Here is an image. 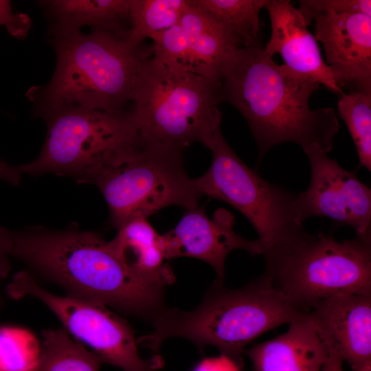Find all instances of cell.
I'll return each mask as SVG.
<instances>
[{
    "mask_svg": "<svg viewBox=\"0 0 371 371\" xmlns=\"http://www.w3.org/2000/svg\"><path fill=\"white\" fill-rule=\"evenodd\" d=\"M234 216L224 208L217 209L209 218L204 207L186 210L177 226L161 235L165 258L191 257L203 260L215 270L217 281L223 283L227 256L234 249H243L251 256L262 254L258 239H246L234 230Z\"/></svg>",
    "mask_w": 371,
    "mask_h": 371,
    "instance_id": "obj_12",
    "label": "cell"
},
{
    "mask_svg": "<svg viewBox=\"0 0 371 371\" xmlns=\"http://www.w3.org/2000/svg\"><path fill=\"white\" fill-rule=\"evenodd\" d=\"M188 0H131L127 41L133 47L176 25L188 7Z\"/></svg>",
    "mask_w": 371,
    "mask_h": 371,
    "instance_id": "obj_22",
    "label": "cell"
},
{
    "mask_svg": "<svg viewBox=\"0 0 371 371\" xmlns=\"http://www.w3.org/2000/svg\"><path fill=\"white\" fill-rule=\"evenodd\" d=\"M355 371H371V362L365 364Z\"/></svg>",
    "mask_w": 371,
    "mask_h": 371,
    "instance_id": "obj_31",
    "label": "cell"
},
{
    "mask_svg": "<svg viewBox=\"0 0 371 371\" xmlns=\"http://www.w3.org/2000/svg\"><path fill=\"white\" fill-rule=\"evenodd\" d=\"M264 8L271 26V37L263 47L264 52L272 57L279 53L284 65L290 69L342 95L344 92L335 83L299 8L293 6L289 0H266Z\"/></svg>",
    "mask_w": 371,
    "mask_h": 371,
    "instance_id": "obj_15",
    "label": "cell"
},
{
    "mask_svg": "<svg viewBox=\"0 0 371 371\" xmlns=\"http://www.w3.org/2000/svg\"><path fill=\"white\" fill-rule=\"evenodd\" d=\"M339 115L344 121L355 145L359 167L371 171V94L350 92L341 95Z\"/></svg>",
    "mask_w": 371,
    "mask_h": 371,
    "instance_id": "obj_23",
    "label": "cell"
},
{
    "mask_svg": "<svg viewBox=\"0 0 371 371\" xmlns=\"http://www.w3.org/2000/svg\"><path fill=\"white\" fill-rule=\"evenodd\" d=\"M299 10L308 25L312 17L319 13L361 12L371 15L370 0H302Z\"/></svg>",
    "mask_w": 371,
    "mask_h": 371,
    "instance_id": "obj_25",
    "label": "cell"
},
{
    "mask_svg": "<svg viewBox=\"0 0 371 371\" xmlns=\"http://www.w3.org/2000/svg\"><path fill=\"white\" fill-rule=\"evenodd\" d=\"M306 313L262 276L237 289H227L216 280L195 309L188 312L166 307L151 322L153 331L137 343L156 353L166 339L186 338L201 350L215 346L241 369L242 354L248 344Z\"/></svg>",
    "mask_w": 371,
    "mask_h": 371,
    "instance_id": "obj_4",
    "label": "cell"
},
{
    "mask_svg": "<svg viewBox=\"0 0 371 371\" xmlns=\"http://www.w3.org/2000/svg\"><path fill=\"white\" fill-rule=\"evenodd\" d=\"M313 21L337 85L371 94V15L319 13Z\"/></svg>",
    "mask_w": 371,
    "mask_h": 371,
    "instance_id": "obj_13",
    "label": "cell"
},
{
    "mask_svg": "<svg viewBox=\"0 0 371 371\" xmlns=\"http://www.w3.org/2000/svg\"><path fill=\"white\" fill-rule=\"evenodd\" d=\"M43 119L47 124L43 146L35 160L16 166L22 175L55 174L94 185L140 139L131 106L121 112L68 109Z\"/></svg>",
    "mask_w": 371,
    "mask_h": 371,
    "instance_id": "obj_7",
    "label": "cell"
},
{
    "mask_svg": "<svg viewBox=\"0 0 371 371\" xmlns=\"http://www.w3.org/2000/svg\"><path fill=\"white\" fill-rule=\"evenodd\" d=\"M207 148L212 153L211 165L196 179L203 196L227 203L243 214L256 231L263 251L303 228L296 213L297 194L265 180L248 167L221 130Z\"/></svg>",
    "mask_w": 371,
    "mask_h": 371,
    "instance_id": "obj_9",
    "label": "cell"
},
{
    "mask_svg": "<svg viewBox=\"0 0 371 371\" xmlns=\"http://www.w3.org/2000/svg\"><path fill=\"white\" fill-rule=\"evenodd\" d=\"M117 229L169 206L190 210L203 196L196 179L186 173L181 151L142 137L117 165L95 183Z\"/></svg>",
    "mask_w": 371,
    "mask_h": 371,
    "instance_id": "obj_8",
    "label": "cell"
},
{
    "mask_svg": "<svg viewBox=\"0 0 371 371\" xmlns=\"http://www.w3.org/2000/svg\"><path fill=\"white\" fill-rule=\"evenodd\" d=\"M50 41L56 54L52 78L27 93L37 117L68 109L130 108L139 67L152 56L151 47H133L127 35L103 31L53 34Z\"/></svg>",
    "mask_w": 371,
    "mask_h": 371,
    "instance_id": "obj_3",
    "label": "cell"
},
{
    "mask_svg": "<svg viewBox=\"0 0 371 371\" xmlns=\"http://www.w3.org/2000/svg\"><path fill=\"white\" fill-rule=\"evenodd\" d=\"M12 234V256L67 296L150 322L167 307L165 287L134 273L95 232L29 226Z\"/></svg>",
    "mask_w": 371,
    "mask_h": 371,
    "instance_id": "obj_2",
    "label": "cell"
},
{
    "mask_svg": "<svg viewBox=\"0 0 371 371\" xmlns=\"http://www.w3.org/2000/svg\"><path fill=\"white\" fill-rule=\"evenodd\" d=\"M343 361L334 354H328V357L321 371H343Z\"/></svg>",
    "mask_w": 371,
    "mask_h": 371,
    "instance_id": "obj_30",
    "label": "cell"
},
{
    "mask_svg": "<svg viewBox=\"0 0 371 371\" xmlns=\"http://www.w3.org/2000/svg\"><path fill=\"white\" fill-rule=\"evenodd\" d=\"M254 371H321L328 352L308 313L283 334L244 350Z\"/></svg>",
    "mask_w": 371,
    "mask_h": 371,
    "instance_id": "obj_16",
    "label": "cell"
},
{
    "mask_svg": "<svg viewBox=\"0 0 371 371\" xmlns=\"http://www.w3.org/2000/svg\"><path fill=\"white\" fill-rule=\"evenodd\" d=\"M320 85L279 65L259 41L236 50L223 69L220 97L244 117L256 142L258 164L273 146L293 142L303 150L333 147L339 125L332 107L311 109Z\"/></svg>",
    "mask_w": 371,
    "mask_h": 371,
    "instance_id": "obj_1",
    "label": "cell"
},
{
    "mask_svg": "<svg viewBox=\"0 0 371 371\" xmlns=\"http://www.w3.org/2000/svg\"><path fill=\"white\" fill-rule=\"evenodd\" d=\"M262 255V276L304 312L336 295H371V233L339 241L303 227Z\"/></svg>",
    "mask_w": 371,
    "mask_h": 371,
    "instance_id": "obj_5",
    "label": "cell"
},
{
    "mask_svg": "<svg viewBox=\"0 0 371 371\" xmlns=\"http://www.w3.org/2000/svg\"><path fill=\"white\" fill-rule=\"evenodd\" d=\"M40 347L36 337L29 330L0 326V371H33Z\"/></svg>",
    "mask_w": 371,
    "mask_h": 371,
    "instance_id": "obj_24",
    "label": "cell"
},
{
    "mask_svg": "<svg viewBox=\"0 0 371 371\" xmlns=\"http://www.w3.org/2000/svg\"><path fill=\"white\" fill-rule=\"evenodd\" d=\"M220 87L221 81L146 58L138 71L131 105L139 135L181 152L194 142L207 148L221 130Z\"/></svg>",
    "mask_w": 371,
    "mask_h": 371,
    "instance_id": "obj_6",
    "label": "cell"
},
{
    "mask_svg": "<svg viewBox=\"0 0 371 371\" xmlns=\"http://www.w3.org/2000/svg\"><path fill=\"white\" fill-rule=\"evenodd\" d=\"M103 359L71 339L63 328L43 331L40 355L33 371H100Z\"/></svg>",
    "mask_w": 371,
    "mask_h": 371,
    "instance_id": "obj_21",
    "label": "cell"
},
{
    "mask_svg": "<svg viewBox=\"0 0 371 371\" xmlns=\"http://www.w3.org/2000/svg\"><path fill=\"white\" fill-rule=\"evenodd\" d=\"M308 315L328 354L347 362L352 371L371 362V295H336Z\"/></svg>",
    "mask_w": 371,
    "mask_h": 371,
    "instance_id": "obj_14",
    "label": "cell"
},
{
    "mask_svg": "<svg viewBox=\"0 0 371 371\" xmlns=\"http://www.w3.org/2000/svg\"><path fill=\"white\" fill-rule=\"evenodd\" d=\"M193 371H240V368L221 355L220 357L204 359Z\"/></svg>",
    "mask_w": 371,
    "mask_h": 371,
    "instance_id": "obj_28",
    "label": "cell"
},
{
    "mask_svg": "<svg viewBox=\"0 0 371 371\" xmlns=\"http://www.w3.org/2000/svg\"><path fill=\"white\" fill-rule=\"evenodd\" d=\"M109 243L120 259L139 276L164 287L175 282L173 271L165 262L161 235L147 218L128 221L117 229Z\"/></svg>",
    "mask_w": 371,
    "mask_h": 371,
    "instance_id": "obj_18",
    "label": "cell"
},
{
    "mask_svg": "<svg viewBox=\"0 0 371 371\" xmlns=\"http://www.w3.org/2000/svg\"><path fill=\"white\" fill-rule=\"evenodd\" d=\"M6 292L14 300L31 296L42 302L68 333L89 346L105 363L124 371H155L163 366L159 356L151 359L140 356L133 328L103 304L52 293L41 286L27 270L13 276Z\"/></svg>",
    "mask_w": 371,
    "mask_h": 371,
    "instance_id": "obj_10",
    "label": "cell"
},
{
    "mask_svg": "<svg viewBox=\"0 0 371 371\" xmlns=\"http://www.w3.org/2000/svg\"><path fill=\"white\" fill-rule=\"evenodd\" d=\"M188 2L179 23L188 38V71L221 81L223 67L238 49L203 9L192 0Z\"/></svg>",
    "mask_w": 371,
    "mask_h": 371,
    "instance_id": "obj_19",
    "label": "cell"
},
{
    "mask_svg": "<svg viewBox=\"0 0 371 371\" xmlns=\"http://www.w3.org/2000/svg\"><path fill=\"white\" fill-rule=\"evenodd\" d=\"M0 25H3L13 36L23 39L30 28L31 21L27 15L14 12L9 1L0 0Z\"/></svg>",
    "mask_w": 371,
    "mask_h": 371,
    "instance_id": "obj_26",
    "label": "cell"
},
{
    "mask_svg": "<svg viewBox=\"0 0 371 371\" xmlns=\"http://www.w3.org/2000/svg\"><path fill=\"white\" fill-rule=\"evenodd\" d=\"M22 174L16 166L9 165L7 162L0 159V180L5 181L12 186H19Z\"/></svg>",
    "mask_w": 371,
    "mask_h": 371,
    "instance_id": "obj_29",
    "label": "cell"
},
{
    "mask_svg": "<svg viewBox=\"0 0 371 371\" xmlns=\"http://www.w3.org/2000/svg\"><path fill=\"white\" fill-rule=\"evenodd\" d=\"M12 231L0 226V312L3 304L1 286L12 269L10 257L12 256Z\"/></svg>",
    "mask_w": 371,
    "mask_h": 371,
    "instance_id": "obj_27",
    "label": "cell"
},
{
    "mask_svg": "<svg viewBox=\"0 0 371 371\" xmlns=\"http://www.w3.org/2000/svg\"><path fill=\"white\" fill-rule=\"evenodd\" d=\"M222 29L236 49L260 41V11L266 0H192Z\"/></svg>",
    "mask_w": 371,
    "mask_h": 371,
    "instance_id": "obj_20",
    "label": "cell"
},
{
    "mask_svg": "<svg viewBox=\"0 0 371 371\" xmlns=\"http://www.w3.org/2000/svg\"><path fill=\"white\" fill-rule=\"evenodd\" d=\"M50 21L51 34L92 31L126 34L130 28L131 0H50L39 1Z\"/></svg>",
    "mask_w": 371,
    "mask_h": 371,
    "instance_id": "obj_17",
    "label": "cell"
},
{
    "mask_svg": "<svg viewBox=\"0 0 371 371\" xmlns=\"http://www.w3.org/2000/svg\"><path fill=\"white\" fill-rule=\"evenodd\" d=\"M311 166L307 189L297 193L295 209L299 221L313 216L328 217L338 225L352 227L356 236L371 233V189L330 159L318 147L304 151Z\"/></svg>",
    "mask_w": 371,
    "mask_h": 371,
    "instance_id": "obj_11",
    "label": "cell"
}]
</instances>
